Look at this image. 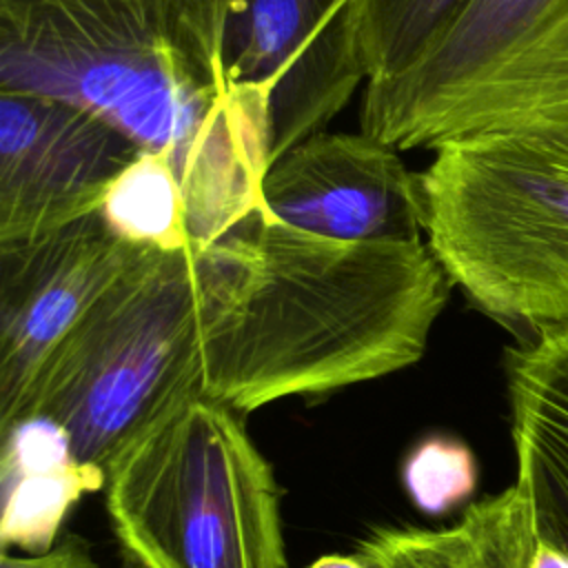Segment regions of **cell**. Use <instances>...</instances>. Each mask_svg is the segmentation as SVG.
<instances>
[{
	"label": "cell",
	"instance_id": "2e32d148",
	"mask_svg": "<svg viewBox=\"0 0 568 568\" xmlns=\"http://www.w3.org/2000/svg\"><path fill=\"white\" fill-rule=\"evenodd\" d=\"M2 548L18 544L31 552L49 550L67 508L84 490L104 486V473L82 468L73 459L53 466H2Z\"/></svg>",
	"mask_w": 568,
	"mask_h": 568
},
{
	"label": "cell",
	"instance_id": "3957f363",
	"mask_svg": "<svg viewBox=\"0 0 568 568\" xmlns=\"http://www.w3.org/2000/svg\"><path fill=\"white\" fill-rule=\"evenodd\" d=\"M430 151L422 222L450 284L513 331L568 324V142L506 126Z\"/></svg>",
	"mask_w": 568,
	"mask_h": 568
},
{
	"label": "cell",
	"instance_id": "7c38bea8",
	"mask_svg": "<svg viewBox=\"0 0 568 568\" xmlns=\"http://www.w3.org/2000/svg\"><path fill=\"white\" fill-rule=\"evenodd\" d=\"M535 548L528 504L513 484L470 504L448 528H379L357 552L375 568H530Z\"/></svg>",
	"mask_w": 568,
	"mask_h": 568
},
{
	"label": "cell",
	"instance_id": "277c9868",
	"mask_svg": "<svg viewBox=\"0 0 568 568\" xmlns=\"http://www.w3.org/2000/svg\"><path fill=\"white\" fill-rule=\"evenodd\" d=\"M200 393L193 248H144L53 348L7 430L47 419L78 466L106 477L135 439Z\"/></svg>",
	"mask_w": 568,
	"mask_h": 568
},
{
	"label": "cell",
	"instance_id": "e0dca14e",
	"mask_svg": "<svg viewBox=\"0 0 568 568\" xmlns=\"http://www.w3.org/2000/svg\"><path fill=\"white\" fill-rule=\"evenodd\" d=\"M402 477L406 493L419 510L442 515L470 497L477 468L466 444L448 437H430L410 450Z\"/></svg>",
	"mask_w": 568,
	"mask_h": 568
},
{
	"label": "cell",
	"instance_id": "9a60e30c",
	"mask_svg": "<svg viewBox=\"0 0 568 568\" xmlns=\"http://www.w3.org/2000/svg\"><path fill=\"white\" fill-rule=\"evenodd\" d=\"M470 0H355L366 87L406 73L450 29Z\"/></svg>",
	"mask_w": 568,
	"mask_h": 568
},
{
	"label": "cell",
	"instance_id": "5bb4252c",
	"mask_svg": "<svg viewBox=\"0 0 568 568\" xmlns=\"http://www.w3.org/2000/svg\"><path fill=\"white\" fill-rule=\"evenodd\" d=\"M106 226L140 248H193L184 186L164 153L140 155L113 180L98 211Z\"/></svg>",
	"mask_w": 568,
	"mask_h": 568
},
{
	"label": "cell",
	"instance_id": "d6986e66",
	"mask_svg": "<svg viewBox=\"0 0 568 568\" xmlns=\"http://www.w3.org/2000/svg\"><path fill=\"white\" fill-rule=\"evenodd\" d=\"M530 568H568V555L544 541H537Z\"/></svg>",
	"mask_w": 568,
	"mask_h": 568
},
{
	"label": "cell",
	"instance_id": "44dd1931",
	"mask_svg": "<svg viewBox=\"0 0 568 568\" xmlns=\"http://www.w3.org/2000/svg\"><path fill=\"white\" fill-rule=\"evenodd\" d=\"M124 568H138V566H133L131 561H126V566H124Z\"/></svg>",
	"mask_w": 568,
	"mask_h": 568
},
{
	"label": "cell",
	"instance_id": "8fae6325",
	"mask_svg": "<svg viewBox=\"0 0 568 568\" xmlns=\"http://www.w3.org/2000/svg\"><path fill=\"white\" fill-rule=\"evenodd\" d=\"M515 486L537 541L568 555V324L526 335L506 351Z\"/></svg>",
	"mask_w": 568,
	"mask_h": 568
},
{
	"label": "cell",
	"instance_id": "ac0fdd59",
	"mask_svg": "<svg viewBox=\"0 0 568 568\" xmlns=\"http://www.w3.org/2000/svg\"><path fill=\"white\" fill-rule=\"evenodd\" d=\"M0 568H98L89 544L75 535H67L44 552L31 557H13L9 550H2Z\"/></svg>",
	"mask_w": 568,
	"mask_h": 568
},
{
	"label": "cell",
	"instance_id": "6da1fadb",
	"mask_svg": "<svg viewBox=\"0 0 568 568\" xmlns=\"http://www.w3.org/2000/svg\"><path fill=\"white\" fill-rule=\"evenodd\" d=\"M193 264L202 393L242 415L413 366L453 288L424 240H328L264 204Z\"/></svg>",
	"mask_w": 568,
	"mask_h": 568
},
{
	"label": "cell",
	"instance_id": "ffe728a7",
	"mask_svg": "<svg viewBox=\"0 0 568 568\" xmlns=\"http://www.w3.org/2000/svg\"><path fill=\"white\" fill-rule=\"evenodd\" d=\"M308 568H375V566L359 552H353V555H324L315 559Z\"/></svg>",
	"mask_w": 568,
	"mask_h": 568
},
{
	"label": "cell",
	"instance_id": "5b68a950",
	"mask_svg": "<svg viewBox=\"0 0 568 568\" xmlns=\"http://www.w3.org/2000/svg\"><path fill=\"white\" fill-rule=\"evenodd\" d=\"M104 506L138 568H286L280 488L242 413L200 393L106 470Z\"/></svg>",
	"mask_w": 568,
	"mask_h": 568
},
{
	"label": "cell",
	"instance_id": "9c48e42d",
	"mask_svg": "<svg viewBox=\"0 0 568 568\" xmlns=\"http://www.w3.org/2000/svg\"><path fill=\"white\" fill-rule=\"evenodd\" d=\"M142 253L100 213L0 246V433L16 419L53 348Z\"/></svg>",
	"mask_w": 568,
	"mask_h": 568
},
{
	"label": "cell",
	"instance_id": "7a4b0ae2",
	"mask_svg": "<svg viewBox=\"0 0 568 568\" xmlns=\"http://www.w3.org/2000/svg\"><path fill=\"white\" fill-rule=\"evenodd\" d=\"M233 0H0V89L78 104L164 153L193 248L262 206L264 135L224 78Z\"/></svg>",
	"mask_w": 568,
	"mask_h": 568
},
{
	"label": "cell",
	"instance_id": "30bf717a",
	"mask_svg": "<svg viewBox=\"0 0 568 568\" xmlns=\"http://www.w3.org/2000/svg\"><path fill=\"white\" fill-rule=\"evenodd\" d=\"M266 211L304 233L344 242H422V189L397 149L320 131L277 155L262 178Z\"/></svg>",
	"mask_w": 568,
	"mask_h": 568
},
{
	"label": "cell",
	"instance_id": "52a82bcc",
	"mask_svg": "<svg viewBox=\"0 0 568 568\" xmlns=\"http://www.w3.org/2000/svg\"><path fill=\"white\" fill-rule=\"evenodd\" d=\"M140 151L78 104L0 89V246L98 213L113 180Z\"/></svg>",
	"mask_w": 568,
	"mask_h": 568
},
{
	"label": "cell",
	"instance_id": "ba28073f",
	"mask_svg": "<svg viewBox=\"0 0 568 568\" xmlns=\"http://www.w3.org/2000/svg\"><path fill=\"white\" fill-rule=\"evenodd\" d=\"M564 38L568 0H470L406 73L366 87L359 126L397 151L433 149L468 100Z\"/></svg>",
	"mask_w": 568,
	"mask_h": 568
},
{
	"label": "cell",
	"instance_id": "4fadbf2b",
	"mask_svg": "<svg viewBox=\"0 0 568 568\" xmlns=\"http://www.w3.org/2000/svg\"><path fill=\"white\" fill-rule=\"evenodd\" d=\"M506 126L537 129L568 142V40L493 80L453 115L442 140Z\"/></svg>",
	"mask_w": 568,
	"mask_h": 568
},
{
	"label": "cell",
	"instance_id": "8992f818",
	"mask_svg": "<svg viewBox=\"0 0 568 568\" xmlns=\"http://www.w3.org/2000/svg\"><path fill=\"white\" fill-rule=\"evenodd\" d=\"M224 78L273 162L324 131L366 82L355 0H233Z\"/></svg>",
	"mask_w": 568,
	"mask_h": 568
}]
</instances>
